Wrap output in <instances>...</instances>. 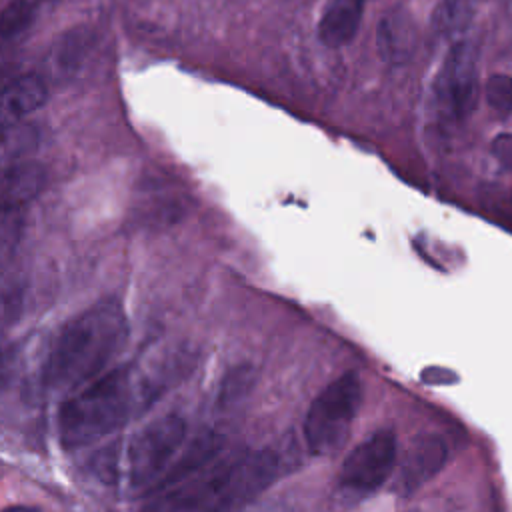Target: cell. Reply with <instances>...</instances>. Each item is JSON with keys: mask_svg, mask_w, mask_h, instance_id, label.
Returning <instances> with one entry per match:
<instances>
[{"mask_svg": "<svg viewBox=\"0 0 512 512\" xmlns=\"http://www.w3.org/2000/svg\"><path fill=\"white\" fill-rule=\"evenodd\" d=\"M128 340V320L116 298H102L58 332L42 370L48 390L68 392L98 378Z\"/></svg>", "mask_w": 512, "mask_h": 512, "instance_id": "cell-2", "label": "cell"}, {"mask_svg": "<svg viewBox=\"0 0 512 512\" xmlns=\"http://www.w3.org/2000/svg\"><path fill=\"white\" fill-rule=\"evenodd\" d=\"M8 82V72L6 70H0V86H4Z\"/></svg>", "mask_w": 512, "mask_h": 512, "instance_id": "cell-23", "label": "cell"}, {"mask_svg": "<svg viewBox=\"0 0 512 512\" xmlns=\"http://www.w3.org/2000/svg\"><path fill=\"white\" fill-rule=\"evenodd\" d=\"M18 364V348L14 344H0V394L12 382Z\"/></svg>", "mask_w": 512, "mask_h": 512, "instance_id": "cell-20", "label": "cell"}, {"mask_svg": "<svg viewBox=\"0 0 512 512\" xmlns=\"http://www.w3.org/2000/svg\"><path fill=\"white\" fill-rule=\"evenodd\" d=\"M366 2L368 0H326L318 20L320 42L332 50L350 44L360 28Z\"/></svg>", "mask_w": 512, "mask_h": 512, "instance_id": "cell-13", "label": "cell"}, {"mask_svg": "<svg viewBox=\"0 0 512 512\" xmlns=\"http://www.w3.org/2000/svg\"><path fill=\"white\" fill-rule=\"evenodd\" d=\"M42 0H12L0 10V48L22 38L38 18Z\"/></svg>", "mask_w": 512, "mask_h": 512, "instance_id": "cell-15", "label": "cell"}, {"mask_svg": "<svg viewBox=\"0 0 512 512\" xmlns=\"http://www.w3.org/2000/svg\"><path fill=\"white\" fill-rule=\"evenodd\" d=\"M280 474L274 450H238L216 456L194 476L148 496L142 512H238Z\"/></svg>", "mask_w": 512, "mask_h": 512, "instance_id": "cell-1", "label": "cell"}, {"mask_svg": "<svg viewBox=\"0 0 512 512\" xmlns=\"http://www.w3.org/2000/svg\"><path fill=\"white\" fill-rule=\"evenodd\" d=\"M132 410L130 366H118L68 396L56 416L60 444L78 450L116 432Z\"/></svg>", "mask_w": 512, "mask_h": 512, "instance_id": "cell-3", "label": "cell"}, {"mask_svg": "<svg viewBox=\"0 0 512 512\" xmlns=\"http://www.w3.org/2000/svg\"><path fill=\"white\" fill-rule=\"evenodd\" d=\"M398 442L392 430H378L356 444L342 462L338 486L354 494L380 488L396 470Z\"/></svg>", "mask_w": 512, "mask_h": 512, "instance_id": "cell-7", "label": "cell"}, {"mask_svg": "<svg viewBox=\"0 0 512 512\" xmlns=\"http://www.w3.org/2000/svg\"><path fill=\"white\" fill-rule=\"evenodd\" d=\"M2 512H38V510H36V508H30V506H24V504H14V506L4 508Z\"/></svg>", "mask_w": 512, "mask_h": 512, "instance_id": "cell-22", "label": "cell"}, {"mask_svg": "<svg viewBox=\"0 0 512 512\" xmlns=\"http://www.w3.org/2000/svg\"><path fill=\"white\" fill-rule=\"evenodd\" d=\"M186 440V420L164 414L142 426L128 446L130 488L148 496L174 462Z\"/></svg>", "mask_w": 512, "mask_h": 512, "instance_id": "cell-6", "label": "cell"}, {"mask_svg": "<svg viewBox=\"0 0 512 512\" xmlns=\"http://www.w3.org/2000/svg\"><path fill=\"white\" fill-rule=\"evenodd\" d=\"M484 100L498 118L512 114V76L504 72L490 74L484 82Z\"/></svg>", "mask_w": 512, "mask_h": 512, "instance_id": "cell-17", "label": "cell"}, {"mask_svg": "<svg viewBox=\"0 0 512 512\" xmlns=\"http://www.w3.org/2000/svg\"><path fill=\"white\" fill-rule=\"evenodd\" d=\"M418 42V24L406 6L396 4L382 12L376 24V54L384 64H408L418 50Z\"/></svg>", "mask_w": 512, "mask_h": 512, "instance_id": "cell-9", "label": "cell"}, {"mask_svg": "<svg viewBox=\"0 0 512 512\" xmlns=\"http://www.w3.org/2000/svg\"><path fill=\"white\" fill-rule=\"evenodd\" d=\"M448 462V446L438 434H422L410 442L396 464L394 490L410 496L430 482Z\"/></svg>", "mask_w": 512, "mask_h": 512, "instance_id": "cell-8", "label": "cell"}, {"mask_svg": "<svg viewBox=\"0 0 512 512\" xmlns=\"http://www.w3.org/2000/svg\"><path fill=\"white\" fill-rule=\"evenodd\" d=\"M48 100V86L36 72L10 78L0 86V140Z\"/></svg>", "mask_w": 512, "mask_h": 512, "instance_id": "cell-10", "label": "cell"}, {"mask_svg": "<svg viewBox=\"0 0 512 512\" xmlns=\"http://www.w3.org/2000/svg\"><path fill=\"white\" fill-rule=\"evenodd\" d=\"M46 168L38 162H16L0 168V218L24 208L46 186Z\"/></svg>", "mask_w": 512, "mask_h": 512, "instance_id": "cell-12", "label": "cell"}, {"mask_svg": "<svg viewBox=\"0 0 512 512\" xmlns=\"http://www.w3.org/2000/svg\"><path fill=\"white\" fill-rule=\"evenodd\" d=\"M474 16V0H440L430 14V28L438 38L464 32Z\"/></svg>", "mask_w": 512, "mask_h": 512, "instance_id": "cell-14", "label": "cell"}, {"mask_svg": "<svg viewBox=\"0 0 512 512\" xmlns=\"http://www.w3.org/2000/svg\"><path fill=\"white\" fill-rule=\"evenodd\" d=\"M222 446H224V440L218 432L214 430L198 432L188 444L182 446L180 456L174 458V462L168 466V470L164 472V476L148 496L170 490L176 484L184 482L186 478L194 476L198 470H202L206 464H210L216 456L222 454Z\"/></svg>", "mask_w": 512, "mask_h": 512, "instance_id": "cell-11", "label": "cell"}, {"mask_svg": "<svg viewBox=\"0 0 512 512\" xmlns=\"http://www.w3.org/2000/svg\"><path fill=\"white\" fill-rule=\"evenodd\" d=\"M490 154L496 162L512 172V132H500L490 142Z\"/></svg>", "mask_w": 512, "mask_h": 512, "instance_id": "cell-21", "label": "cell"}, {"mask_svg": "<svg viewBox=\"0 0 512 512\" xmlns=\"http://www.w3.org/2000/svg\"><path fill=\"white\" fill-rule=\"evenodd\" d=\"M248 380H250V370H246V368H244L242 374H238V372L228 374L224 378L222 388H220V398H218L220 406L234 404L238 398H242L248 392V388H250Z\"/></svg>", "mask_w": 512, "mask_h": 512, "instance_id": "cell-18", "label": "cell"}, {"mask_svg": "<svg viewBox=\"0 0 512 512\" xmlns=\"http://www.w3.org/2000/svg\"><path fill=\"white\" fill-rule=\"evenodd\" d=\"M362 394L358 374L346 372L312 400L304 418V440L312 454L324 456L344 444L360 410Z\"/></svg>", "mask_w": 512, "mask_h": 512, "instance_id": "cell-4", "label": "cell"}, {"mask_svg": "<svg viewBox=\"0 0 512 512\" xmlns=\"http://www.w3.org/2000/svg\"><path fill=\"white\" fill-rule=\"evenodd\" d=\"M94 474L104 482H114L118 478V454L116 446H108L100 450L92 460Z\"/></svg>", "mask_w": 512, "mask_h": 512, "instance_id": "cell-19", "label": "cell"}, {"mask_svg": "<svg viewBox=\"0 0 512 512\" xmlns=\"http://www.w3.org/2000/svg\"><path fill=\"white\" fill-rule=\"evenodd\" d=\"M478 96V50L468 40H454L432 82L434 112L448 126L462 124L476 110Z\"/></svg>", "mask_w": 512, "mask_h": 512, "instance_id": "cell-5", "label": "cell"}, {"mask_svg": "<svg viewBox=\"0 0 512 512\" xmlns=\"http://www.w3.org/2000/svg\"><path fill=\"white\" fill-rule=\"evenodd\" d=\"M90 48V32L86 30H70L54 48V62L64 72H72L80 66L86 50Z\"/></svg>", "mask_w": 512, "mask_h": 512, "instance_id": "cell-16", "label": "cell"}]
</instances>
